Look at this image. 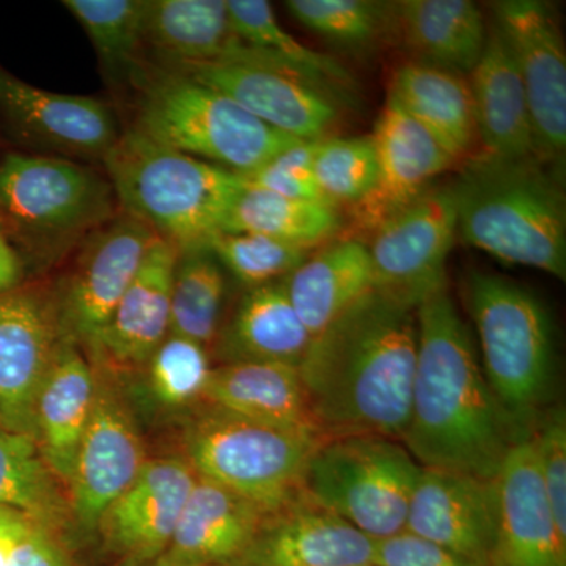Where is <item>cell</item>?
I'll use <instances>...</instances> for the list:
<instances>
[{
	"label": "cell",
	"mask_w": 566,
	"mask_h": 566,
	"mask_svg": "<svg viewBox=\"0 0 566 566\" xmlns=\"http://www.w3.org/2000/svg\"><path fill=\"white\" fill-rule=\"evenodd\" d=\"M314 338L290 303L283 282L249 289L222 335L229 363L300 367Z\"/></svg>",
	"instance_id": "cell-31"
},
{
	"label": "cell",
	"mask_w": 566,
	"mask_h": 566,
	"mask_svg": "<svg viewBox=\"0 0 566 566\" xmlns=\"http://www.w3.org/2000/svg\"><path fill=\"white\" fill-rule=\"evenodd\" d=\"M109 182L69 159L10 153L0 163V214L33 237L62 241L114 218Z\"/></svg>",
	"instance_id": "cell-9"
},
{
	"label": "cell",
	"mask_w": 566,
	"mask_h": 566,
	"mask_svg": "<svg viewBox=\"0 0 566 566\" xmlns=\"http://www.w3.org/2000/svg\"><path fill=\"white\" fill-rule=\"evenodd\" d=\"M367 566H378V565H367Z\"/></svg>",
	"instance_id": "cell-48"
},
{
	"label": "cell",
	"mask_w": 566,
	"mask_h": 566,
	"mask_svg": "<svg viewBox=\"0 0 566 566\" xmlns=\"http://www.w3.org/2000/svg\"><path fill=\"white\" fill-rule=\"evenodd\" d=\"M233 31L249 46L271 55L293 73L337 93L349 85L348 71L322 52L308 50L286 32L264 0H226Z\"/></svg>",
	"instance_id": "cell-35"
},
{
	"label": "cell",
	"mask_w": 566,
	"mask_h": 566,
	"mask_svg": "<svg viewBox=\"0 0 566 566\" xmlns=\"http://www.w3.org/2000/svg\"><path fill=\"white\" fill-rule=\"evenodd\" d=\"M494 528V480L422 468L405 532L490 566Z\"/></svg>",
	"instance_id": "cell-20"
},
{
	"label": "cell",
	"mask_w": 566,
	"mask_h": 566,
	"mask_svg": "<svg viewBox=\"0 0 566 566\" xmlns=\"http://www.w3.org/2000/svg\"><path fill=\"white\" fill-rule=\"evenodd\" d=\"M458 234L499 262L566 279V203L562 175L536 156L475 155L450 185Z\"/></svg>",
	"instance_id": "cell-3"
},
{
	"label": "cell",
	"mask_w": 566,
	"mask_h": 566,
	"mask_svg": "<svg viewBox=\"0 0 566 566\" xmlns=\"http://www.w3.org/2000/svg\"><path fill=\"white\" fill-rule=\"evenodd\" d=\"M147 365L153 395L159 403L170 408L203 398L212 370L207 348L177 335H169Z\"/></svg>",
	"instance_id": "cell-40"
},
{
	"label": "cell",
	"mask_w": 566,
	"mask_h": 566,
	"mask_svg": "<svg viewBox=\"0 0 566 566\" xmlns=\"http://www.w3.org/2000/svg\"><path fill=\"white\" fill-rule=\"evenodd\" d=\"M59 483L35 438L0 428V509L20 512L52 532L69 513Z\"/></svg>",
	"instance_id": "cell-33"
},
{
	"label": "cell",
	"mask_w": 566,
	"mask_h": 566,
	"mask_svg": "<svg viewBox=\"0 0 566 566\" xmlns=\"http://www.w3.org/2000/svg\"><path fill=\"white\" fill-rule=\"evenodd\" d=\"M378 566H488L401 532L376 542L375 564Z\"/></svg>",
	"instance_id": "cell-43"
},
{
	"label": "cell",
	"mask_w": 566,
	"mask_h": 566,
	"mask_svg": "<svg viewBox=\"0 0 566 566\" xmlns=\"http://www.w3.org/2000/svg\"><path fill=\"white\" fill-rule=\"evenodd\" d=\"M469 76L476 137L482 144L479 156L494 159L536 156L523 81L512 51L494 22L488 28L485 50Z\"/></svg>",
	"instance_id": "cell-24"
},
{
	"label": "cell",
	"mask_w": 566,
	"mask_h": 566,
	"mask_svg": "<svg viewBox=\"0 0 566 566\" xmlns=\"http://www.w3.org/2000/svg\"><path fill=\"white\" fill-rule=\"evenodd\" d=\"M490 566H566V535L551 509L532 434L517 439L494 479Z\"/></svg>",
	"instance_id": "cell-14"
},
{
	"label": "cell",
	"mask_w": 566,
	"mask_h": 566,
	"mask_svg": "<svg viewBox=\"0 0 566 566\" xmlns=\"http://www.w3.org/2000/svg\"><path fill=\"white\" fill-rule=\"evenodd\" d=\"M370 137L378 161V180L363 202L349 208L352 230L356 232L353 240L370 237L387 219L419 199L436 177L457 163L390 96Z\"/></svg>",
	"instance_id": "cell-15"
},
{
	"label": "cell",
	"mask_w": 566,
	"mask_h": 566,
	"mask_svg": "<svg viewBox=\"0 0 566 566\" xmlns=\"http://www.w3.org/2000/svg\"><path fill=\"white\" fill-rule=\"evenodd\" d=\"M226 300L222 264L208 248L180 251L170 294V333L205 346L218 337Z\"/></svg>",
	"instance_id": "cell-34"
},
{
	"label": "cell",
	"mask_w": 566,
	"mask_h": 566,
	"mask_svg": "<svg viewBox=\"0 0 566 566\" xmlns=\"http://www.w3.org/2000/svg\"><path fill=\"white\" fill-rule=\"evenodd\" d=\"M9 566H73L51 532L33 526L14 549Z\"/></svg>",
	"instance_id": "cell-44"
},
{
	"label": "cell",
	"mask_w": 566,
	"mask_h": 566,
	"mask_svg": "<svg viewBox=\"0 0 566 566\" xmlns=\"http://www.w3.org/2000/svg\"><path fill=\"white\" fill-rule=\"evenodd\" d=\"M266 516L248 499L197 476L164 556L227 566L249 546Z\"/></svg>",
	"instance_id": "cell-27"
},
{
	"label": "cell",
	"mask_w": 566,
	"mask_h": 566,
	"mask_svg": "<svg viewBox=\"0 0 566 566\" xmlns=\"http://www.w3.org/2000/svg\"><path fill=\"white\" fill-rule=\"evenodd\" d=\"M203 398L210 401L212 409L226 415L283 430L322 436L312 416L300 367L263 363L226 364L212 368Z\"/></svg>",
	"instance_id": "cell-25"
},
{
	"label": "cell",
	"mask_w": 566,
	"mask_h": 566,
	"mask_svg": "<svg viewBox=\"0 0 566 566\" xmlns=\"http://www.w3.org/2000/svg\"><path fill=\"white\" fill-rule=\"evenodd\" d=\"M92 41L103 69L132 70L144 48L145 0H63Z\"/></svg>",
	"instance_id": "cell-37"
},
{
	"label": "cell",
	"mask_w": 566,
	"mask_h": 566,
	"mask_svg": "<svg viewBox=\"0 0 566 566\" xmlns=\"http://www.w3.org/2000/svg\"><path fill=\"white\" fill-rule=\"evenodd\" d=\"M422 465L379 436L324 439L308 460L303 493L375 542L406 528Z\"/></svg>",
	"instance_id": "cell-7"
},
{
	"label": "cell",
	"mask_w": 566,
	"mask_h": 566,
	"mask_svg": "<svg viewBox=\"0 0 566 566\" xmlns=\"http://www.w3.org/2000/svg\"><path fill=\"white\" fill-rule=\"evenodd\" d=\"M0 428H6V427H3V424H2V420H0Z\"/></svg>",
	"instance_id": "cell-47"
},
{
	"label": "cell",
	"mask_w": 566,
	"mask_h": 566,
	"mask_svg": "<svg viewBox=\"0 0 566 566\" xmlns=\"http://www.w3.org/2000/svg\"><path fill=\"white\" fill-rule=\"evenodd\" d=\"M324 140V139H323ZM319 142H297L286 148L255 172L241 175L245 185L290 199L322 200L316 188L314 163Z\"/></svg>",
	"instance_id": "cell-42"
},
{
	"label": "cell",
	"mask_w": 566,
	"mask_h": 566,
	"mask_svg": "<svg viewBox=\"0 0 566 566\" xmlns=\"http://www.w3.org/2000/svg\"><path fill=\"white\" fill-rule=\"evenodd\" d=\"M21 262L0 230V294L13 292L21 279Z\"/></svg>",
	"instance_id": "cell-45"
},
{
	"label": "cell",
	"mask_w": 566,
	"mask_h": 566,
	"mask_svg": "<svg viewBox=\"0 0 566 566\" xmlns=\"http://www.w3.org/2000/svg\"><path fill=\"white\" fill-rule=\"evenodd\" d=\"M0 115L21 139L63 155L103 159L120 136L99 99L43 91L2 69Z\"/></svg>",
	"instance_id": "cell-19"
},
{
	"label": "cell",
	"mask_w": 566,
	"mask_h": 566,
	"mask_svg": "<svg viewBox=\"0 0 566 566\" xmlns=\"http://www.w3.org/2000/svg\"><path fill=\"white\" fill-rule=\"evenodd\" d=\"M144 46L163 66L251 62L279 66L233 31L226 0H145Z\"/></svg>",
	"instance_id": "cell-22"
},
{
	"label": "cell",
	"mask_w": 566,
	"mask_h": 566,
	"mask_svg": "<svg viewBox=\"0 0 566 566\" xmlns=\"http://www.w3.org/2000/svg\"><path fill=\"white\" fill-rule=\"evenodd\" d=\"M491 11L523 81L536 158L564 174L566 54L556 10L539 0H499Z\"/></svg>",
	"instance_id": "cell-11"
},
{
	"label": "cell",
	"mask_w": 566,
	"mask_h": 566,
	"mask_svg": "<svg viewBox=\"0 0 566 566\" xmlns=\"http://www.w3.org/2000/svg\"><path fill=\"white\" fill-rule=\"evenodd\" d=\"M57 315L35 294H0V420L35 438L36 397L61 337Z\"/></svg>",
	"instance_id": "cell-17"
},
{
	"label": "cell",
	"mask_w": 566,
	"mask_h": 566,
	"mask_svg": "<svg viewBox=\"0 0 566 566\" xmlns=\"http://www.w3.org/2000/svg\"><path fill=\"white\" fill-rule=\"evenodd\" d=\"M458 237L452 188L427 189L368 237L374 289L386 300L417 311L447 289V260Z\"/></svg>",
	"instance_id": "cell-10"
},
{
	"label": "cell",
	"mask_w": 566,
	"mask_h": 566,
	"mask_svg": "<svg viewBox=\"0 0 566 566\" xmlns=\"http://www.w3.org/2000/svg\"><path fill=\"white\" fill-rule=\"evenodd\" d=\"M465 300L488 385L517 433L531 434L556 378L549 312L531 290L482 271L469 273Z\"/></svg>",
	"instance_id": "cell-5"
},
{
	"label": "cell",
	"mask_w": 566,
	"mask_h": 566,
	"mask_svg": "<svg viewBox=\"0 0 566 566\" xmlns=\"http://www.w3.org/2000/svg\"><path fill=\"white\" fill-rule=\"evenodd\" d=\"M390 98L423 126L455 161L475 147L471 87L464 76L409 61L395 71Z\"/></svg>",
	"instance_id": "cell-30"
},
{
	"label": "cell",
	"mask_w": 566,
	"mask_h": 566,
	"mask_svg": "<svg viewBox=\"0 0 566 566\" xmlns=\"http://www.w3.org/2000/svg\"><path fill=\"white\" fill-rule=\"evenodd\" d=\"M229 96L253 117L293 139H327L340 122L337 93L300 74L251 62L163 66Z\"/></svg>",
	"instance_id": "cell-13"
},
{
	"label": "cell",
	"mask_w": 566,
	"mask_h": 566,
	"mask_svg": "<svg viewBox=\"0 0 566 566\" xmlns=\"http://www.w3.org/2000/svg\"><path fill=\"white\" fill-rule=\"evenodd\" d=\"M282 282L312 338L375 290L367 245L353 238H342L308 255Z\"/></svg>",
	"instance_id": "cell-29"
},
{
	"label": "cell",
	"mask_w": 566,
	"mask_h": 566,
	"mask_svg": "<svg viewBox=\"0 0 566 566\" xmlns=\"http://www.w3.org/2000/svg\"><path fill=\"white\" fill-rule=\"evenodd\" d=\"M322 436L251 422L212 409L186 433L197 476L248 499L268 515L303 494L308 460Z\"/></svg>",
	"instance_id": "cell-8"
},
{
	"label": "cell",
	"mask_w": 566,
	"mask_h": 566,
	"mask_svg": "<svg viewBox=\"0 0 566 566\" xmlns=\"http://www.w3.org/2000/svg\"><path fill=\"white\" fill-rule=\"evenodd\" d=\"M416 315L415 381L401 442L424 469L494 480L524 436L488 385L471 331L447 289Z\"/></svg>",
	"instance_id": "cell-1"
},
{
	"label": "cell",
	"mask_w": 566,
	"mask_h": 566,
	"mask_svg": "<svg viewBox=\"0 0 566 566\" xmlns=\"http://www.w3.org/2000/svg\"><path fill=\"white\" fill-rule=\"evenodd\" d=\"M392 35L412 61L468 76L485 50L488 28L469 0H403L394 2Z\"/></svg>",
	"instance_id": "cell-28"
},
{
	"label": "cell",
	"mask_w": 566,
	"mask_h": 566,
	"mask_svg": "<svg viewBox=\"0 0 566 566\" xmlns=\"http://www.w3.org/2000/svg\"><path fill=\"white\" fill-rule=\"evenodd\" d=\"M134 129L164 147L249 175L297 144L229 96L175 71L145 77Z\"/></svg>",
	"instance_id": "cell-6"
},
{
	"label": "cell",
	"mask_w": 566,
	"mask_h": 566,
	"mask_svg": "<svg viewBox=\"0 0 566 566\" xmlns=\"http://www.w3.org/2000/svg\"><path fill=\"white\" fill-rule=\"evenodd\" d=\"M417 315L375 290L312 340L300 365L324 439L403 438L417 359Z\"/></svg>",
	"instance_id": "cell-2"
},
{
	"label": "cell",
	"mask_w": 566,
	"mask_h": 566,
	"mask_svg": "<svg viewBox=\"0 0 566 566\" xmlns=\"http://www.w3.org/2000/svg\"><path fill=\"white\" fill-rule=\"evenodd\" d=\"M536 464L551 509L566 535V415L562 406L546 409L532 430Z\"/></svg>",
	"instance_id": "cell-41"
},
{
	"label": "cell",
	"mask_w": 566,
	"mask_h": 566,
	"mask_svg": "<svg viewBox=\"0 0 566 566\" xmlns=\"http://www.w3.org/2000/svg\"><path fill=\"white\" fill-rule=\"evenodd\" d=\"M196 480L188 460H148L132 485L112 502L98 528L136 564L163 556Z\"/></svg>",
	"instance_id": "cell-21"
},
{
	"label": "cell",
	"mask_w": 566,
	"mask_h": 566,
	"mask_svg": "<svg viewBox=\"0 0 566 566\" xmlns=\"http://www.w3.org/2000/svg\"><path fill=\"white\" fill-rule=\"evenodd\" d=\"M134 566H218V565L191 564V562L175 560V558L164 556V554H163V556L153 558V560H150V562H145V564H136Z\"/></svg>",
	"instance_id": "cell-46"
},
{
	"label": "cell",
	"mask_w": 566,
	"mask_h": 566,
	"mask_svg": "<svg viewBox=\"0 0 566 566\" xmlns=\"http://www.w3.org/2000/svg\"><path fill=\"white\" fill-rule=\"evenodd\" d=\"M222 268L249 289L279 282L311 255L307 249L255 233L222 232L208 244Z\"/></svg>",
	"instance_id": "cell-39"
},
{
	"label": "cell",
	"mask_w": 566,
	"mask_h": 566,
	"mask_svg": "<svg viewBox=\"0 0 566 566\" xmlns=\"http://www.w3.org/2000/svg\"><path fill=\"white\" fill-rule=\"evenodd\" d=\"M314 178L327 203L353 208L363 202L378 180L371 137H327L319 142Z\"/></svg>",
	"instance_id": "cell-38"
},
{
	"label": "cell",
	"mask_w": 566,
	"mask_h": 566,
	"mask_svg": "<svg viewBox=\"0 0 566 566\" xmlns=\"http://www.w3.org/2000/svg\"><path fill=\"white\" fill-rule=\"evenodd\" d=\"M342 229L344 219L334 205L290 199L244 182L223 232L262 234L312 251L333 240Z\"/></svg>",
	"instance_id": "cell-32"
},
{
	"label": "cell",
	"mask_w": 566,
	"mask_h": 566,
	"mask_svg": "<svg viewBox=\"0 0 566 566\" xmlns=\"http://www.w3.org/2000/svg\"><path fill=\"white\" fill-rule=\"evenodd\" d=\"M125 214L163 240L186 249L208 248L223 232L241 175L164 147L132 128L102 159Z\"/></svg>",
	"instance_id": "cell-4"
},
{
	"label": "cell",
	"mask_w": 566,
	"mask_h": 566,
	"mask_svg": "<svg viewBox=\"0 0 566 566\" xmlns=\"http://www.w3.org/2000/svg\"><path fill=\"white\" fill-rule=\"evenodd\" d=\"M156 237L122 212L85 238L57 312L61 334L69 344H95Z\"/></svg>",
	"instance_id": "cell-12"
},
{
	"label": "cell",
	"mask_w": 566,
	"mask_h": 566,
	"mask_svg": "<svg viewBox=\"0 0 566 566\" xmlns=\"http://www.w3.org/2000/svg\"><path fill=\"white\" fill-rule=\"evenodd\" d=\"M285 7L307 31L344 50H370L392 35L394 2L289 0Z\"/></svg>",
	"instance_id": "cell-36"
},
{
	"label": "cell",
	"mask_w": 566,
	"mask_h": 566,
	"mask_svg": "<svg viewBox=\"0 0 566 566\" xmlns=\"http://www.w3.org/2000/svg\"><path fill=\"white\" fill-rule=\"evenodd\" d=\"M98 379L73 344L62 342L36 397L35 439L44 461L69 486L95 406Z\"/></svg>",
	"instance_id": "cell-26"
},
{
	"label": "cell",
	"mask_w": 566,
	"mask_h": 566,
	"mask_svg": "<svg viewBox=\"0 0 566 566\" xmlns=\"http://www.w3.org/2000/svg\"><path fill=\"white\" fill-rule=\"evenodd\" d=\"M180 249L156 237L139 273L92 348L123 365L147 364L169 337L170 294Z\"/></svg>",
	"instance_id": "cell-23"
},
{
	"label": "cell",
	"mask_w": 566,
	"mask_h": 566,
	"mask_svg": "<svg viewBox=\"0 0 566 566\" xmlns=\"http://www.w3.org/2000/svg\"><path fill=\"white\" fill-rule=\"evenodd\" d=\"M376 542L304 493L263 521L227 566H367Z\"/></svg>",
	"instance_id": "cell-18"
},
{
	"label": "cell",
	"mask_w": 566,
	"mask_h": 566,
	"mask_svg": "<svg viewBox=\"0 0 566 566\" xmlns=\"http://www.w3.org/2000/svg\"><path fill=\"white\" fill-rule=\"evenodd\" d=\"M144 446L117 395L98 379L95 406L82 438L73 474L70 510L85 531H95L112 502L140 474Z\"/></svg>",
	"instance_id": "cell-16"
}]
</instances>
